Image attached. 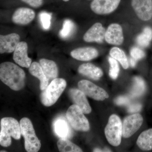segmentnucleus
<instances>
[{"mask_svg":"<svg viewBox=\"0 0 152 152\" xmlns=\"http://www.w3.org/2000/svg\"><path fill=\"white\" fill-rule=\"evenodd\" d=\"M55 133L60 138L67 139L71 134V131L64 119L59 118L56 121L54 124Z\"/></svg>","mask_w":152,"mask_h":152,"instance_id":"nucleus-22","label":"nucleus"},{"mask_svg":"<svg viewBox=\"0 0 152 152\" xmlns=\"http://www.w3.org/2000/svg\"><path fill=\"white\" fill-rule=\"evenodd\" d=\"M105 134L109 143L113 146L119 145L122 136V124L119 117L112 115L105 128Z\"/></svg>","mask_w":152,"mask_h":152,"instance_id":"nucleus-5","label":"nucleus"},{"mask_svg":"<svg viewBox=\"0 0 152 152\" xmlns=\"http://www.w3.org/2000/svg\"><path fill=\"white\" fill-rule=\"evenodd\" d=\"M69 94L75 104L78 106L84 113L89 114L91 113V108L84 93L80 90L72 88L69 91Z\"/></svg>","mask_w":152,"mask_h":152,"instance_id":"nucleus-16","label":"nucleus"},{"mask_svg":"<svg viewBox=\"0 0 152 152\" xmlns=\"http://www.w3.org/2000/svg\"><path fill=\"white\" fill-rule=\"evenodd\" d=\"M121 0H94L91 4L92 11L97 15H107L116 10Z\"/></svg>","mask_w":152,"mask_h":152,"instance_id":"nucleus-9","label":"nucleus"},{"mask_svg":"<svg viewBox=\"0 0 152 152\" xmlns=\"http://www.w3.org/2000/svg\"><path fill=\"white\" fill-rule=\"evenodd\" d=\"M108 61L110 65L109 75L112 79L116 80L118 78L120 72L118 63L117 62V60L112 57H109Z\"/></svg>","mask_w":152,"mask_h":152,"instance_id":"nucleus-28","label":"nucleus"},{"mask_svg":"<svg viewBox=\"0 0 152 152\" xmlns=\"http://www.w3.org/2000/svg\"><path fill=\"white\" fill-rule=\"evenodd\" d=\"M52 15L46 12H42L39 14V19L41 25L44 29L48 30L51 26Z\"/></svg>","mask_w":152,"mask_h":152,"instance_id":"nucleus-29","label":"nucleus"},{"mask_svg":"<svg viewBox=\"0 0 152 152\" xmlns=\"http://www.w3.org/2000/svg\"><path fill=\"white\" fill-rule=\"evenodd\" d=\"M75 28L74 23L69 20H66L63 23V28L60 31L59 35L61 37L67 38L72 34Z\"/></svg>","mask_w":152,"mask_h":152,"instance_id":"nucleus-27","label":"nucleus"},{"mask_svg":"<svg viewBox=\"0 0 152 152\" xmlns=\"http://www.w3.org/2000/svg\"><path fill=\"white\" fill-rule=\"evenodd\" d=\"M139 148L143 151L152 150V129L143 132L138 137L137 142Z\"/></svg>","mask_w":152,"mask_h":152,"instance_id":"nucleus-21","label":"nucleus"},{"mask_svg":"<svg viewBox=\"0 0 152 152\" xmlns=\"http://www.w3.org/2000/svg\"><path fill=\"white\" fill-rule=\"evenodd\" d=\"M71 56L80 61H89L98 57L99 52L95 48L84 47L75 49L71 51Z\"/></svg>","mask_w":152,"mask_h":152,"instance_id":"nucleus-17","label":"nucleus"},{"mask_svg":"<svg viewBox=\"0 0 152 152\" xmlns=\"http://www.w3.org/2000/svg\"><path fill=\"white\" fill-rule=\"evenodd\" d=\"M130 53L132 58L137 61L142 59L145 56V54L142 50L136 47H133L131 49Z\"/></svg>","mask_w":152,"mask_h":152,"instance_id":"nucleus-30","label":"nucleus"},{"mask_svg":"<svg viewBox=\"0 0 152 152\" xmlns=\"http://www.w3.org/2000/svg\"><path fill=\"white\" fill-rule=\"evenodd\" d=\"M28 44L25 42H20L14 51L13 58L19 66L29 68L32 64L31 59L28 57Z\"/></svg>","mask_w":152,"mask_h":152,"instance_id":"nucleus-11","label":"nucleus"},{"mask_svg":"<svg viewBox=\"0 0 152 152\" xmlns=\"http://www.w3.org/2000/svg\"><path fill=\"white\" fill-rule=\"evenodd\" d=\"M57 146L61 152H81L83 151L80 147L67 139L61 138L57 142Z\"/></svg>","mask_w":152,"mask_h":152,"instance_id":"nucleus-24","label":"nucleus"},{"mask_svg":"<svg viewBox=\"0 0 152 152\" xmlns=\"http://www.w3.org/2000/svg\"><path fill=\"white\" fill-rule=\"evenodd\" d=\"M134 86L131 90V96L134 97L140 96L144 94L146 90V84L141 77H136L134 79Z\"/></svg>","mask_w":152,"mask_h":152,"instance_id":"nucleus-26","label":"nucleus"},{"mask_svg":"<svg viewBox=\"0 0 152 152\" xmlns=\"http://www.w3.org/2000/svg\"><path fill=\"white\" fill-rule=\"evenodd\" d=\"M21 1L23 2L28 4L31 7L35 8L40 7L43 3V0H21Z\"/></svg>","mask_w":152,"mask_h":152,"instance_id":"nucleus-31","label":"nucleus"},{"mask_svg":"<svg viewBox=\"0 0 152 152\" xmlns=\"http://www.w3.org/2000/svg\"><path fill=\"white\" fill-rule=\"evenodd\" d=\"M83 113V111L76 104L71 106L67 111V119L75 130L82 132L89 130V123Z\"/></svg>","mask_w":152,"mask_h":152,"instance_id":"nucleus-6","label":"nucleus"},{"mask_svg":"<svg viewBox=\"0 0 152 152\" xmlns=\"http://www.w3.org/2000/svg\"><path fill=\"white\" fill-rule=\"evenodd\" d=\"M6 152V151H1V152Z\"/></svg>","mask_w":152,"mask_h":152,"instance_id":"nucleus-36","label":"nucleus"},{"mask_svg":"<svg viewBox=\"0 0 152 152\" xmlns=\"http://www.w3.org/2000/svg\"><path fill=\"white\" fill-rule=\"evenodd\" d=\"M130 62L131 66L132 67H134L137 64V61L133 58H131L130 60Z\"/></svg>","mask_w":152,"mask_h":152,"instance_id":"nucleus-34","label":"nucleus"},{"mask_svg":"<svg viewBox=\"0 0 152 152\" xmlns=\"http://www.w3.org/2000/svg\"><path fill=\"white\" fill-rule=\"evenodd\" d=\"M29 72L32 75L40 80V88L42 91L45 90L48 85L49 80L44 73L40 64L34 62L29 68Z\"/></svg>","mask_w":152,"mask_h":152,"instance_id":"nucleus-19","label":"nucleus"},{"mask_svg":"<svg viewBox=\"0 0 152 152\" xmlns=\"http://www.w3.org/2000/svg\"><path fill=\"white\" fill-rule=\"evenodd\" d=\"M44 73L49 80L56 78L58 75V69L56 63L52 60L42 58L39 60Z\"/></svg>","mask_w":152,"mask_h":152,"instance_id":"nucleus-20","label":"nucleus"},{"mask_svg":"<svg viewBox=\"0 0 152 152\" xmlns=\"http://www.w3.org/2000/svg\"><path fill=\"white\" fill-rule=\"evenodd\" d=\"M105 32V29L102 24L96 23L85 33L83 40L87 42L101 43L104 39Z\"/></svg>","mask_w":152,"mask_h":152,"instance_id":"nucleus-13","label":"nucleus"},{"mask_svg":"<svg viewBox=\"0 0 152 152\" xmlns=\"http://www.w3.org/2000/svg\"><path fill=\"white\" fill-rule=\"evenodd\" d=\"M0 144L3 147L10 146L12 143L11 137L16 140L21 137L20 124L17 120L11 117L3 118L1 121Z\"/></svg>","mask_w":152,"mask_h":152,"instance_id":"nucleus-2","label":"nucleus"},{"mask_svg":"<svg viewBox=\"0 0 152 152\" xmlns=\"http://www.w3.org/2000/svg\"><path fill=\"white\" fill-rule=\"evenodd\" d=\"M129 98L126 96H120L115 99V102L118 105L127 104L129 103Z\"/></svg>","mask_w":152,"mask_h":152,"instance_id":"nucleus-32","label":"nucleus"},{"mask_svg":"<svg viewBox=\"0 0 152 152\" xmlns=\"http://www.w3.org/2000/svg\"><path fill=\"white\" fill-rule=\"evenodd\" d=\"M34 11L28 8L21 7L14 12L12 18L13 23L19 25H26L32 21L35 17Z\"/></svg>","mask_w":152,"mask_h":152,"instance_id":"nucleus-15","label":"nucleus"},{"mask_svg":"<svg viewBox=\"0 0 152 152\" xmlns=\"http://www.w3.org/2000/svg\"><path fill=\"white\" fill-rule=\"evenodd\" d=\"M20 36L16 33L0 36V53H12L20 42Z\"/></svg>","mask_w":152,"mask_h":152,"instance_id":"nucleus-14","label":"nucleus"},{"mask_svg":"<svg viewBox=\"0 0 152 152\" xmlns=\"http://www.w3.org/2000/svg\"><path fill=\"white\" fill-rule=\"evenodd\" d=\"M132 5L138 17L143 21L152 17V0H132Z\"/></svg>","mask_w":152,"mask_h":152,"instance_id":"nucleus-10","label":"nucleus"},{"mask_svg":"<svg viewBox=\"0 0 152 152\" xmlns=\"http://www.w3.org/2000/svg\"><path fill=\"white\" fill-rule=\"evenodd\" d=\"M80 90L95 100L103 101L109 98L107 93L103 89L86 80L80 81L78 84Z\"/></svg>","mask_w":152,"mask_h":152,"instance_id":"nucleus-7","label":"nucleus"},{"mask_svg":"<svg viewBox=\"0 0 152 152\" xmlns=\"http://www.w3.org/2000/svg\"><path fill=\"white\" fill-rule=\"evenodd\" d=\"M143 118L140 114H133L125 118L122 124V136L129 138L133 135L141 126Z\"/></svg>","mask_w":152,"mask_h":152,"instance_id":"nucleus-8","label":"nucleus"},{"mask_svg":"<svg viewBox=\"0 0 152 152\" xmlns=\"http://www.w3.org/2000/svg\"><path fill=\"white\" fill-rule=\"evenodd\" d=\"M104 151H102V150H101V149H100L99 148H95L94 150V152H103Z\"/></svg>","mask_w":152,"mask_h":152,"instance_id":"nucleus-35","label":"nucleus"},{"mask_svg":"<svg viewBox=\"0 0 152 152\" xmlns=\"http://www.w3.org/2000/svg\"><path fill=\"white\" fill-rule=\"evenodd\" d=\"M142 105L140 104H135L131 105L129 107L128 111L129 113H136L140 111L142 109Z\"/></svg>","mask_w":152,"mask_h":152,"instance_id":"nucleus-33","label":"nucleus"},{"mask_svg":"<svg viewBox=\"0 0 152 152\" xmlns=\"http://www.w3.org/2000/svg\"><path fill=\"white\" fill-rule=\"evenodd\" d=\"M78 71L79 73L94 80H98L103 75L100 68L91 63H86L81 65Z\"/></svg>","mask_w":152,"mask_h":152,"instance_id":"nucleus-18","label":"nucleus"},{"mask_svg":"<svg viewBox=\"0 0 152 152\" xmlns=\"http://www.w3.org/2000/svg\"><path fill=\"white\" fill-rule=\"evenodd\" d=\"M0 79L11 89L18 91L24 87L26 74L14 63L5 62L0 65Z\"/></svg>","mask_w":152,"mask_h":152,"instance_id":"nucleus-1","label":"nucleus"},{"mask_svg":"<svg viewBox=\"0 0 152 152\" xmlns=\"http://www.w3.org/2000/svg\"><path fill=\"white\" fill-rule=\"evenodd\" d=\"M152 40V29L148 26L144 28L142 32L136 38L137 43L143 48L148 46Z\"/></svg>","mask_w":152,"mask_h":152,"instance_id":"nucleus-25","label":"nucleus"},{"mask_svg":"<svg viewBox=\"0 0 152 152\" xmlns=\"http://www.w3.org/2000/svg\"><path fill=\"white\" fill-rule=\"evenodd\" d=\"M105 40L107 43L120 45L124 42L123 29L118 24L113 23L109 26L105 34Z\"/></svg>","mask_w":152,"mask_h":152,"instance_id":"nucleus-12","label":"nucleus"},{"mask_svg":"<svg viewBox=\"0 0 152 152\" xmlns=\"http://www.w3.org/2000/svg\"><path fill=\"white\" fill-rule=\"evenodd\" d=\"M66 85L64 79L56 78L53 80L41 94L42 104L46 107H50L56 103L66 88Z\"/></svg>","mask_w":152,"mask_h":152,"instance_id":"nucleus-3","label":"nucleus"},{"mask_svg":"<svg viewBox=\"0 0 152 152\" xmlns=\"http://www.w3.org/2000/svg\"><path fill=\"white\" fill-rule=\"evenodd\" d=\"M110 54L111 57L119 62L125 69L129 68V63L127 58L122 50L117 47H114L110 50Z\"/></svg>","mask_w":152,"mask_h":152,"instance_id":"nucleus-23","label":"nucleus"},{"mask_svg":"<svg viewBox=\"0 0 152 152\" xmlns=\"http://www.w3.org/2000/svg\"><path fill=\"white\" fill-rule=\"evenodd\" d=\"M21 134L25 139V149L28 152H37L40 149L41 144L36 134L31 122L23 118L20 121Z\"/></svg>","mask_w":152,"mask_h":152,"instance_id":"nucleus-4","label":"nucleus"}]
</instances>
